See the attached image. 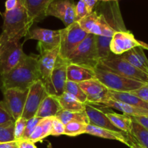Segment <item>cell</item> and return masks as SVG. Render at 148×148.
Segmentation results:
<instances>
[{
	"instance_id": "35",
	"label": "cell",
	"mask_w": 148,
	"mask_h": 148,
	"mask_svg": "<svg viewBox=\"0 0 148 148\" xmlns=\"http://www.w3.org/2000/svg\"><path fill=\"white\" fill-rule=\"evenodd\" d=\"M65 132V125L56 117H53L52 127L51 130L52 136H59L64 134Z\"/></svg>"
},
{
	"instance_id": "37",
	"label": "cell",
	"mask_w": 148,
	"mask_h": 148,
	"mask_svg": "<svg viewBox=\"0 0 148 148\" xmlns=\"http://www.w3.org/2000/svg\"><path fill=\"white\" fill-rule=\"evenodd\" d=\"M131 93L148 103V84H146L136 90L132 91Z\"/></svg>"
},
{
	"instance_id": "3",
	"label": "cell",
	"mask_w": 148,
	"mask_h": 148,
	"mask_svg": "<svg viewBox=\"0 0 148 148\" xmlns=\"http://www.w3.org/2000/svg\"><path fill=\"white\" fill-rule=\"evenodd\" d=\"M96 79L101 82L109 90L121 92H131L147 83L120 76L110 72L98 64L94 69Z\"/></svg>"
},
{
	"instance_id": "25",
	"label": "cell",
	"mask_w": 148,
	"mask_h": 148,
	"mask_svg": "<svg viewBox=\"0 0 148 148\" xmlns=\"http://www.w3.org/2000/svg\"><path fill=\"white\" fill-rule=\"evenodd\" d=\"M109 96L111 99L121 101V102L131 106H133L148 109L147 103L145 102L142 99L133 95L131 92H121L109 90Z\"/></svg>"
},
{
	"instance_id": "42",
	"label": "cell",
	"mask_w": 148,
	"mask_h": 148,
	"mask_svg": "<svg viewBox=\"0 0 148 148\" xmlns=\"http://www.w3.org/2000/svg\"><path fill=\"white\" fill-rule=\"evenodd\" d=\"M83 1H84V3L86 5V7L88 9V11L89 13L92 12L96 4L99 1L98 0H83Z\"/></svg>"
},
{
	"instance_id": "9",
	"label": "cell",
	"mask_w": 148,
	"mask_h": 148,
	"mask_svg": "<svg viewBox=\"0 0 148 148\" xmlns=\"http://www.w3.org/2000/svg\"><path fill=\"white\" fill-rule=\"evenodd\" d=\"M33 39L38 41L37 49L41 53L47 51L53 50L59 46L60 30H52L36 27L29 30L26 40Z\"/></svg>"
},
{
	"instance_id": "12",
	"label": "cell",
	"mask_w": 148,
	"mask_h": 148,
	"mask_svg": "<svg viewBox=\"0 0 148 148\" xmlns=\"http://www.w3.org/2000/svg\"><path fill=\"white\" fill-rule=\"evenodd\" d=\"M79 86L86 95L87 103L100 105L105 103L110 98L109 90L96 78L81 82Z\"/></svg>"
},
{
	"instance_id": "7",
	"label": "cell",
	"mask_w": 148,
	"mask_h": 148,
	"mask_svg": "<svg viewBox=\"0 0 148 148\" xmlns=\"http://www.w3.org/2000/svg\"><path fill=\"white\" fill-rule=\"evenodd\" d=\"M87 35L88 33L82 30L78 22L61 29L59 56L62 59H68Z\"/></svg>"
},
{
	"instance_id": "38",
	"label": "cell",
	"mask_w": 148,
	"mask_h": 148,
	"mask_svg": "<svg viewBox=\"0 0 148 148\" xmlns=\"http://www.w3.org/2000/svg\"><path fill=\"white\" fill-rule=\"evenodd\" d=\"M17 147L18 148H37L35 143L29 140H20L17 141Z\"/></svg>"
},
{
	"instance_id": "43",
	"label": "cell",
	"mask_w": 148,
	"mask_h": 148,
	"mask_svg": "<svg viewBox=\"0 0 148 148\" xmlns=\"http://www.w3.org/2000/svg\"><path fill=\"white\" fill-rule=\"evenodd\" d=\"M17 147V142H10L0 144V148H16Z\"/></svg>"
},
{
	"instance_id": "22",
	"label": "cell",
	"mask_w": 148,
	"mask_h": 148,
	"mask_svg": "<svg viewBox=\"0 0 148 148\" xmlns=\"http://www.w3.org/2000/svg\"><path fill=\"white\" fill-rule=\"evenodd\" d=\"M62 110L57 98L55 96L48 95L41 103L36 116L39 118H49L55 117L57 114Z\"/></svg>"
},
{
	"instance_id": "18",
	"label": "cell",
	"mask_w": 148,
	"mask_h": 148,
	"mask_svg": "<svg viewBox=\"0 0 148 148\" xmlns=\"http://www.w3.org/2000/svg\"><path fill=\"white\" fill-rule=\"evenodd\" d=\"M94 69L73 64H69L67 67V80L81 83L84 81L94 79Z\"/></svg>"
},
{
	"instance_id": "5",
	"label": "cell",
	"mask_w": 148,
	"mask_h": 148,
	"mask_svg": "<svg viewBox=\"0 0 148 148\" xmlns=\"http://www.w3.org/2000/svg\"><path fill=\"white\" fill-rule=\"evenodd\" d=\"M99 64L110 72L120 76L148 84L147 74L133 66L121 55L110 53L107 57L100 59Z\"/></svg>"
},
{
	"instance_id": "41",
	"label": "cell",
	"mask_w": 148,
	"mask_h": 148,
	"mask_svg": "<svg viewBox=\"0 0 148 148\" xmlns=\"http://www.w3.org/2000/svg\"><path fill=\"white\" fill-rule=\"evenodd\" d=\"M18 0H6L5 11H10L15 8L17 5Z\"/></svg>"
},
{
	"instance_id": "11",
	"label": "cell",
	"mask_w": 148,
	"mask_h": 148,
	"mask_svg": "<svg viewBox=\"0 0 148 148\" xmlns=\"http://www.w3.org/2000/svg\"><path fill=\"white\" fill-rule=\"evenodd\" d=\"M2 92L4 95L2 101L15 121H16L22 116L28 93V89L10 88L2 90Z\"/></svg>"
},
{
	"instance_id": "46",
	"label": "cell",
	"mask_w": 148,
	"mask_h": 148,
	"mask_svg": "<svg viewBox=\"0 0 148 148\" xmlns=\"http://www.w3.org/2000/svg\"><path fill=\"white\" fill-rule=\"evenodd\" d=\"M1 75L0 74V89H1Z\"/></svg>"
},
{
	"instance_id": "26",
	"label": "cell",
	"mask_w": 148,
	"mask_h": 148,
	"mask_svg": "<svg viewBox=\"0 0 148 148\" xmlns=\"http://www.w3.org/2000/svg\"><path fill=\"white\" fill-rule=\"evenodd\" d=\"M106 116L110 122L118 130L126 134H130L131 130L132 120L131 116L126 114H119L115 112H105Z\"/></svg>"
},
{
	"instance_id": "39",
	"label": "cell",
	"mask_w": 148,
	"mask_h": 148,
	"mask_svg": "<svg viewBox=\"0 0 148 148\" xmlns=\"http://www.w3.org/2000/svg\"><path fill=\"white\" fill-rule=\"evenodd\" d=\"M127 137L128 142H129V147L130 148H145L141 145L139 143H137L131 134H127Z\"/></svg>"
},
{
	"instance_id": "13",
	"label": "cell",
	"mask_w": 148,
	"mask_h": 148,
	"mask_svg": "<svg viewBox=\"0 0 148 148\" xmlns=\"http://www.w3.org/2000/svg\"><path fill=\"white\" fill-rule=\"evenodd\" d=\"M75 7L73 0H55L48 7L46 15L59 19L68 27L75 22Z\"/></svg>"
},
{
	"instance_id": "21",
	"label": "cell",
	"mask_w": 148,
	"mask_h": 148,
	"mask_svg": "<svg viewBox=\"0 0 148 148\" xmlns=\"http://www.w3.org/2000/svg\"><path fill=\"white\" fill-rule=\"evenodd\" d=\"M86 134H89L90 135L101 137V138L118 140V141L121 142L123 144L129 146L127 134L125 132H116L106 130V129L101 128V127H97V126H94L89 124L86 127Z\"/></svg>"
},
{
	"instance_id": "8",
	"label": "cell",
	"mask_w": 148,
	"mask_h": 148,
	"mask_svg": "<svg viewBox=\"0 0 148 148\" xmlns=\"http://www.w3.org/2000/svg\"><path fill=\"white\" fill-rule=\"evenodd\" d=\"M69 64L68 60L58 56L50 77L44 83L48 95L59 97L65 92L67 82V67Z\"/></svg>"
},
{
	"instance_id": "10",
	"label": "cell",
	"mask_w": 148,
	"mask_h": 148,
	"mask_svg": "<svg viewBox=\"0 0 148 148\" xmlns=\"http://www.w3.org/2000/svg\"><path fill=\"white\" fill-rule=\"evenodd\" d=\"M44 84L41 80H39L29 88L28 93L26 98L24 110L22 117L28 120L36 116V112L42 101L48 96Z\"/></svg>"
},
{
	"instance_id": "30",
	"label": "cell",
	"mask_w": 148,
	"mask_h": 148,
	"mask_svg": "<svg viewBox=\"0 0 148 148\" xmlns=\"http://www.w3.org/2000/svg\"><path fill=\"white\" fill-rule=\"evenodd\" d=\"M65 92H67L72 95L73 96L75 97L80 102L83 103H86V95L82 90V89L80 88L78 83L67 80L66 83H65Z\"/></svg>"
},
{
	"instance_id": "4",
	"label": "cell",
	"mask_w": 148,
	"mask_h": 148,
	"mask_svg": "<svg viewBox=\"0 0 148 148\" xmlns=\"http://www.w3.org/2000/svg\"><path fill=\"white\" fill-rule=\"evenodd\" d=\"M68 63L94 69L100 62L97 36L88 34L67 59Z\"/></svg>"
},
{
	"instance_id": "44",
	"label": "cell",
	"mask_w": 148,
	"mask_h": 148,
	"mask_svg": "<svg viewBox=\"0 0 148 148\" xmlns=\"http://www.w3.org/2000/svg\"><path fill=\"white\" fill-rule=\"evenodd\" d=\"M140 43H141V46H142L143 49H147V50H148V45L147 44H146V43H145L144 42H142V41H140Z\"/></svg>"
},
{
	"instance_id": "19",
	"label": "cell",
	"mask_w": 148,
	"mask_h": 148,
	"mask_svg": "<svg viewBox=\"0 0 148 148\" xmlns=\"http://www.w3.org/2000/svg\"><path fill=\"white\" fill-rule=\"evenodd\" d=\"M97 106H100L106 108H113L120 111L123 113V114H126L129 116H148V109L129 105L121 101H115L111 98H110L105 103Z\"/></svg>"
},
{
	"instance_id": "31",
	"label": "cell",
	"mask_w": 148,
	"mask_h": 148,
	"mask_svg": "<svg viewBox=\"0 0 148 148\" xmlns=\"http://www.w3.org/2000/svg\"><path fill=\"white\" fill-rule=\"evenodd\" d=\"M88 124L84 123L73 121L65 125V132L64 134L70 137H75L80 134H85L86 127Z\"/></svg>"
},
{
	"instance_id": "2",
	"label": "cell",
	"mask_w": 148,
	"mask_h": 148,
	"mask_svg": "<svg viewBox=\"0 0 148 148\" xmlns=\"http://www.w3.org/2000/svg\"><path fill=\"white\" fill-rule=\"evenodd\" d=\"M3 19L2 33L0 36L7 40H20L26 37L33 24L22 0H18L15 9L4 12Z\"/></svg>"
},
{
	"instance_id": "15",
	"label": "cell",
	"mask_w": 148,
	"mask_h": 148,
	"mask_svg": "<svg viewBox=\"0 0 148 148\" xmlns=\"http://www.w3.org/2000/svg\"><path fill=\"white\" fill-rule=\"evenodd\" d=\"M85 111L89 119V124L116 132H123L116 128L109 120L105 112L94 104L85 103Z\"/></svg>"
},
{
	"instance_id": "40",
	"label": "cell",
	"mask_w": 148,
	"mask_h": 148,
	"mask_svg": "<svg viewBox=\"0 0 148 148\" xmlns=\"http://www.w3.org/2000/svg\"><path fill=\"white\" fill-rule=\"evenodd\" d=\"M131 119L148 130V116H131Z\"/></svg>"
},
{
	"instance_id": "34",
	"label": "cell",
	"mask_w": 148,
	"mask_h": 148,
	"mask_svg": "<svg viewBox=\"0 0 148 148\" xmlns=\"http://www.w3.org/2000/svg\"><path fill=\"white\" fill-rule=\"evenodd\" d=\"M90 13L89 12L86 5L83 0H79L75 7V22L79 21L82 18L85 17Z\"/></svg>"
},
{
	"instance_id": "20",
	"label": "cell",
	"mask_w": 148,
	"mask_h": 148,
	"mask_svg": "<svg viewBox=\"0 0 148 148\" xmlns=\"http://www.w3.org/2000/svg\"><path fill=\"white\" fill-rule=\"evenodd\" d=\"M143 48L136 46L121 55L133 66L148 75V59L144 53Z\"/></svg>"
},
{
	"instance_id": "29",
	"label": "cell",
	"mask_w": 148,
	"mask_h": 148,
	"mask_svg": "<svg viewBox=\"0 0 148 148\" xmlns=\"http://www.w3.org/2000/svg\"><path fill=\"white\" fill-rule=\"evenodd\" d=\"M15 121H11L0 125V144L15 142Z\"/></svg>"
},
{
	"instance_id": "32",
	"label": "cell",
	"mask_w": 148,
	"mask_h": 148,
	"mask_svg": "<svg viewBox=\"0 0 148 148\" xmlns=\"http://www.w3.org/2000/svg\"><path fill=\"white\" fill-rule=\"evenodd\" d=\"M27 121L28 120L21 116L15 121L14 135L15 140L16 142L22 140V137H23V133H24L25 129L26 127V124H27Z\"/></svg>"
},
{
	"instance_id": "36",
	"label": "cell",
	"mask_w": 148,
	"mask_h": 148,
	"mask_svg": "<svg viewBox=\"0 0 148 148\" xmlns=\"http://www.w3.org/2000/svg\"><path fill=\"white\" fill-rule=\"evenodd\" d=\"M11 121H15L14 119L7 109L4 102L1 101H0V125Z\"/></svg>"
},
{
	"instance_id": "16",
	"label": "cell",
	"mask_w": 148,
	"mask_h": 148,
	"mask_svg": "<svg viewBox=\"0 0 148 148\" xmlns=\"http://www.w3.org/2000/svg\"><path fill=\"white\" fill-rule=\"evenodd\" d=\"M59 46L53 50L47 51L40 53L37 56L38 66L41 77V81L44 84L50 77L55 66L57 58L59 56Z\"/></svg>"
},
{
	"instance_id": "14",
	"label": "cell",
	"mask_w": 148,
	"mask_h": 148,
	"mask_svg": "<svg viewBox=\"0 0 148 148\" xmlns=\"http://www.w3.org/2000/svg\"><path fill=\"white\" fill-rule=\"evenodd\" d=\"M139 46H141L140 41L136 40L131 32L127 30H118L113 35L110 43V50L113 54L122 55Z\"/></svg>"
},
{
	"instance_id": "23",
	"label": "cell",
	"mask_w": 148,
	"mask_h": 148,
	"mask_svg": "<svg viewBox=\"0 0 148 148\" xmlns=\"http://www.w3.org/2000/svg\"><path fill=\"white\" fill-rule=\"evenodd\" d=\"M52 121H53V117L41 119L36 126L33 134L29 138V141L36 143L50 135Z\"/></svg>"
},
{
	"instance_id": "6",
	"label": "cell",
	"mask_w": 148,
	"mask_h": 148,
	"mask_svg": "<svg viewBox=\"0 0 148 148\" xmlns=\"http://www.w3.org/2000/svg\"><path fill=\"white\" fill-rule=\"evenodd\" d=\"M27 55L20 40H7L0 36V74H7Z\"/></svg>"
},
{
	"instance_id": "1",
	"label": "cell",
	"mask_w": 148,
	"mask_h": 148,
	"mask_svg": "<svg viewBox=\"0 0 148 148\" xmlns=\"http://www.w3.org/2000/svg\"><path fill=\"white\" fill-rule=\"evenodd\" d=\"M39 80H41V77L38 66L37 57L27 55L15 67L1 75V90H27Z\"/></svg>"
},
{
	"instance_id": "28",
	"label": "cell",
	"mask_w": 148,
	"mask_h": 148,
	"mask_svg": "<svg viewBox=\"0 0 148 148\" xmlns=\"http://www.w3.org/2000/svg\"><path fill=\"white\" fill-rule=\"evenodd\" d=\"M132 120V119H131ZM130 134L132 137L145 148H148V130L145 127L132 120L131 130Z\"/></svg>"
},
{
	"instance_id": "17",
	"label": "cell",
	"mask_w": 148,
	"mask_h": 148,
	"mask_svg": "<svg viewBox=\"0 0 148 148\" xmlns=\"http://www.w3.org/2000/svg\"><path fill=\"white\" fill-rule=\"evenodd\" d=\"M30 18L33 23L46 17V13L51 3L55 0H22Z\"/></svg>"
},
{
	"instance_id": "24",
	"label": "cell",
	"mask_w": 148,
	"mask_h": 148,
	"mask_svg": "<svg viewBox=\"0 0 148 148\" xmlns=\"http://www.w3.org/2000/svg\"><path fill=\"white\" fill-rule=\"evenodd\" d=\"M57 98L60 104L62 110L71 112H81L85 111V103L80 102L77 98L68 92H65Z\"/></svg>"
},
{
	"instance_id": "45",
	"label": "cell",
	"mask_w": 148,
	"mask_h": 148,
	"mask_svg": "<svg viewBox=\"0 0 148 148\" xmlns=\"http://www.w3.org/2000/svg\"><path fill=\"white\" fill-rule=\"evenodd\" d=\"M99 1H103V2H107V1H118V0H98Z\"/></svg>"
},
{
	"instance_id": "47",
	"label": "cell",
	"mask_w": 148,
	"mask_h": 148,
	"mask_svg": "<svg viewBox=\"0 0 148 148\" xmlns=\"http://www.w3.org/2000/svg\"><path fill=\"white\" fill-rule=\"evenodd\" d=\"M16 148H18V147H16Z\"/></svg>"
},
{
	"instance_id": "33",
	"label": "cell",
	"mask_w": 148,
	"mask_h": 148,
	"mask_svg": "<svg viewBox=\"0 0 148 148\" xmlns=\"http://www.w3.org/2000/svg\"><path fill=\"white\" fill-rule=\"evenodd\" d=\"M41 119L39 118V117L34 116L33 118L30 119L27 121V124H26V129H25V132L23 133V137H22L21 140H28L31 134L34 132L35 129H36V126L39 124V121H41Z\"/></svg>"
},
{
	"instance_id": "27",
	"label": "cell",
	"mask_w": 148,
	"mask_h": 148,
	"mask_svg": "<svg viewBox=\"0 0 148 148\" xmlns=\"http://www.w3.org/2000/svg\"><path fill=\"white\" fill-rule=\"evenodd\" d=\"M55 117L57 118L64 125H66L68 123L73 121H78V122L89 124V119L85 111L81 112H71V111L61 110L57 114Z\"/></svg>"
}]
</instances>
